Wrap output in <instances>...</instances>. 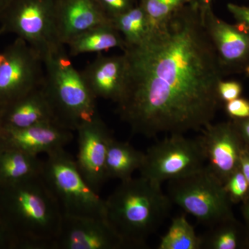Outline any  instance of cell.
<instances>
[{
    "instance_id": "44dd1931",
    "label": "cell",
    "mask_w": 249,
    "mask_h": 249,
    "mask_svg": "<svg viewBox=\"0 0 249 249\" xmlns=\"http://www.w3.org/2000/svg\"><path fill=\"white\" fill-rule=\"evenodd\" d=\"M111 22L124 37L125 47L142 43L152 31L146 15L139 3Z\"/></svg>"
},
{
    "instance_id": "f35d334b",
    "label": "cell",
    "mask_w": 249,
    "mask_h": 249,
    "mask_svg": "<svg viewBox=\"0 0 249 249\" xmlns=\"http://www.w3.org/2000/svg\"><path fill=\"white\" fill-rule=\"evenodd\" d=\"M2 35V34H1V31H0V36Z\"/></svg>"
},
{
    "instance_id": "74e56055",
    "label": "cell",
    "mask_w": 249,
    "mask_h": 249,
    "mask_svg": "<svg viewBox=\"0 0 249 249\" xmlns=\"http://www.w3.org/2000/svg\"><path fill=\"white\" fill-rule=\"evenodd\" d=\"M244 73H245L246 74L249 76V66L247 67V68L245 69V72H244Z\"/></svg>"
},
{
    "instance_id": "484cf974",
    "label": "cell",
    "mask_w": 249,
    "mask_h": 249,
    "mask_svg": "<svg viewBox=\"0 0 249 249\" xmlns=\"http://www.w3.org/2000/svg\"><path fill=\"white\" fill-rule=\"evenodd\" d=\"M105 14L111 20L138 4L137 0H98Z\"/></svg>"
},
{
    "instance_id": "603a6c76",
    "label": "cell",
    "mask_w": 249,
    "mask_h": 249,
    "mask_svg": "<svg viewBox=\"0 0 249 249\" xmlns=\"http://www.w3.org/2000/svg\"><path fill=\"white\" fill-rule=\"evenodd\" d=\"M159 249H200L201 239L184 214L173 218L168 231L161 240Z\"/></svg>"
},
{
    "instance_id": "ac0fdd59",
    "label": "cell",
    "mask_w": 249,
    "mask_h": 249,
    "mask_svg": "<svg viewBox=\"0 0 249 249\" xmlns=\"http://www.w3.org/2000/svg\"><path fill=\"white\" fill-rule=\"evenodd\" d=\"M42 163L38 156L0 144V184L19 182L40 175Z\"/></svg>"
},
{
    "instance_id": "d6986e66",
    "label": "cell",
    "mask_w": 249,
    "mask_h": 249,
    "mask_svg": "<svg viewBox=\"0 0 249 249\" xmlns=\"http://www.w3.org/2000/svg\"><path fill=\"white\" fill-rule=\"evenodd\" d=\"M70 56L81 54L101 53L109 49L121 48L124 50L125 43L120 32L112 22L92 28L73 37L67 44Z\"/></svg>"
},
{
    "instance_id": "f1b7e54d",
    "label": "cell",
    "mask_w": 249,
    "mask_h": 249,
    "mask_svg": "<svg viewBox=\"0 0 249 249\" xmlns=\"http://www.w3.org/2000/svg\"><path fill=\"white\" fill-rule=\"evenodd\" d=\"M227 6L236 22L243 24L249 29V6L229 3Z\"/></svg>"
},
{
    "instance_id": "8992f818",
    "label": "cell",
    "mask_w": 249,
    "mask_h": 249,
    "mask_svg": "<svg viewBox=\"0 0 249 249\" xmlns=\"http://www.w3.org/2000/svg\"><path fill=\"white\" fill-rule=\"evenodd\" d=\"M168 196L172 203L209 227L233 217L224 183L206 165L188 176L170 180Z\"/></svg>"
},
{
    "instance_id": "7a4b0ae2",
    "label": "cell",
    "mask_w": 249,
    "mask_h": 249,
    "mask_svg": "<svg viewBox=\"0 0 249 249\" xmlns=\"http://www.w3.org/2000/svg\"><path fill=\"white\" fill-rule=\"evenodd\" d=\"M0 217L14 249H53L62 210L42 175L0 184Z\"/></svg>"
},
{
    "instance_id": "836d02e7",
    "label": "cell",
    "mask_w": 249,
    "mask_h": 249,
    "mask_svg": "<svg viewBox=\"0 0 249 249\" xmlns=\"http://www.w3.org/2000/svg\"><path fill=\"white\" fill-rule=\"evenodd\" d=\"M197 3L201 11H205L208 8L211 7L213 0H195Z\"/></svg>"
},
{
    "instance_id": "3957f363",
    "label": "cell",
    "mask_w": 249,
    "mask_h": 249,
    "mask_svg": "<svg viewBox=\"0 0 249 249\" xmlns=\"http://www.w3.org/2000/svg\"><path fill=\"white\" fill-rule=\"evenodd\" d=\"M171 204L160 183L142 176L121 181L106 200L108 220L124 249L145 247L168 217Z\"/></svg>"
},
{
    "instance_id": "1f68e13d",
    "label": "cell",
    "mask_w": 249,
    "mask_h": 249,
    "mask_svg": "<svg viewBox=\"0 0 249 249\" xmlns=\"http://www.w3.org/2000/svg\"><path fill=\"white\" fill-rule=\"evenodd\" d=\"M239 168L249 183V149L245 145L241 152Z\"/></svg>"
},
{
    "instance_id": "2e32d148",
    "label": "cell",
    "mask_w": 249,
    "mask_h": 249,
    "mask_svg": "<svg viewBox=\"0 0 249 249\" xmlns=\"http://www.w3.org/2000/svg\"><path fill=\"white\" fill-rule=\"evenodd\" d=\"M125 71L124 54L112 56L100 54L81 74L96 99L103 98L117 103L124 91Z\"/></svg>"
},
{
    "instance_id": "e0dca14e",
    "label": "cell",
    "mask_w": 249,
    "mask_h": 249,
    "mask_svg": "<svg viewBox=\"0 0 249 249\" xmlns=\"http://www.w3.org/2000/svg\"><path fill=\"white\" fill-rule=\"evenodd\" d=\"M51 122L58 124L42 85L2 110L3 129L26 128Z\"/></svg>"
},
{
    "instance_id": "8fae6325",
    "label": "cell",
    "mask_w": 249,
    "mask_h": 249,
    "mask_svg": "<svg viewBox=\"0 0 249 249\" xmlns=\"http://www.w3.org/2000/svg\"><path fill=\"white\" fill-rule=\"evenodd\" d=\"M124 242L106 217L64 215L53 249H121Z\"/></svg>"
},
{
    "instance_id": "4dcf8cb0",
    "label": "cell",
    "mask_w": 249,
    "mask_h": 249,
    "mask_svg": "<svg viewBox=\"0 0 249 249\" xmlns=\"http://www.w3.org/2000/svg\"><path fill=\"white\" fill-rule=\"evenodd\" d=\"M0 249H14L9 232L0 217Z\"/></svg>"
},
{
    "instance_id": "83f0119b",
    "label": "cell",
    "mask_w": 249,
    "mask_h": 249,
    "mask_svg": "<svg viewBox=\"0 0 249 249\" xmlns=\"http://www.w3.org/2000/svg\"><path fill=\"white\" fill-rule=\"evenodd\" d=\"M225 110L232 120H242L249 118V101L244 98H237L226 103Z\"/></svg>"
},
{
    "instance_id": "ffe728a7",
    "label": "cell",
    "mask_w": 249,
    "mask_h": 249,
    "mask_svg": "<svg viewBox=\"0 0 249 249\" xmlns=\"http://www.w3.org/2000/svg\"><path fill=\"white\" fill-rule=\"evenodd\" d=\"M145 153L139 151L128 142L116 140L113 137L108 146L106 157V174L108 178L121 181L132 178L136 170H140Z\"/></svg>"
},
{
    "instance_id": "5b68a950",
    "label": "cell",
    "mask_w": 249,
    "mask_h": 249,
    "mask_svg": "<svg viewBox=\"0 0 249 249\" xmlns=\"http://www.w3.org/2000/svg\"><path fill=\"white\" fill-rule=\"evenodd\" d=\"M41 175L64 215L107 218L106 200L85 180L65 149L47 154Z\"/></svg>"
},
{
    "instance_id": "cb8c5ba5",
    "label": "cell",
    "mask_w": 249,
    "mask_h": 249,
    "mask_svg": "<svg viewBox=\"0 0 249 249\" xmlns=\"http://www.w3.org/2000/svg\"><path fill=\"white\" fill-rule=\"evenodd\" d=\"M193 0H139V4L146 15L151 30L168 20L183 5Z\"/></svg>"
},
{
    "instance_id": "ba28073f",
    "label": "cell",
    "mask_w": 249,
    "mask_h": 249,
    "mask_svg": "<svg viewBox=\"0 0 249 249\" xmlns=\"http://www.w3.org/2000/svg\"><path fill=\"white\" fill-rule=\"evenodd\" d=\"M206 160L199 137L193 139L172 134L145 153L141 176L161 184L202 169Z\"/></svg>"
},
{
    "instance_id": "e575fe53",
    "label": "cell",
    "mask_w": 249,
    "mask_h": 249,
    "mask_svg": "<svg viewBox=\"0 0 249 249\" xmlns=\"http://www.w3.org/2000/svg\"><path fill=\"white\" fill-rule=\"evenodd\" d=\"M11 1L12 0H0V15L6 9V6L11 3Z\"/></svg>"
},
{
    "instance_id": "d6a6232c",
    "label": "cell",
    "mask_w": 249,
    "mask_h": 249,
    "mask_svg": "<svg viewBox=\"0 0 249 249\" xmlns=\"http://www.w3.org/2000/svg\"><path fill=\"white\" fill-rule=\"evenodd\" d=\"M242 206V213L245 217L246 225H247V232L249 237V196L243 201Z\"/></svg>"
},
{
    "instance_id": "30bf717a",
    "label": "cell",
    "mask_w": 249,
    "mask_h": 249,
    "mask_svg": "<svg viewBox=\"0 0 249 249\" xmlns=\"http://www.w3.org/2000/svg\"><path fill=\"white\" fill-rule=\"evenodd\" d=\"M201 11L224 76L245 72L249 66L248 28L240 23L225 22L214 14L212 6Z\"/></svg>"
},
{
    "instance_id": "4316f807",
    "label": "cell",
    "mask_w": 249,
    "mask_h": 249,
    "mask_svg": "<svg viewBox=\"0 0 249 249\" xmlns=\"http://www.w3.org/2000/svg\"><path fill=\"white\" fill-rule=\"evenodd\" d=\"M242 85L241 83L236 80H222L218 85V96L221 101L228 103L240 97L242 92Z\"/></svg>"
},
{
    "instance_id": "5bb4252c",
    "label": "cell",
    "mask_w": 249,
    "mask_h": 249,
    "mask_svg": "<svg viewBox=\"0 0 249 249\" xmlns=\"http://www.w3.org/2000/svg\"><path fill=\"white\" fill-rule=\"evenodd\" d=\"M73 140L72 131L57 123H44L22 129H3L0 144L38 156L65 149Z\"/></svg>"
},
{
    "instance_id": "f546056e",
    "label": "cell",
    "mask_w": 249,
    "mask_h": 249,
    "mask_svg": "<svg viewBox=\"0 0 249 249\" xmlns=\"http://www.w3.org/2000/svg\"><path fill=\"white\" fill-rule=\"evenodd\" d=\"M232 122L240 134L244 145L249 149V118L242 120H232Z\"/></svg>"
},
{
    "instance_id": "7c38bea8",
    "label": "cell",
    "mask_w": 249,
    "mask_h": 249,
    "mask_svg": "<svg viewBox=\"0 0 249 249\" xmlns=\"http://www.w3.org/2000/svg\"><path fill=\"white\" fill-rule=\"evenodd\" d=\"M78 133L76 163L85 180L98 191L108 179L106 163L108 146L113 138L110 131L99 114L80 124Z\"/></svg>"
},
{
    "instance_id": "d590c367",
    "label": "cell",
    "mask_w": 249,
    "mask_h": 249,
    "mask_svg": "<svg viewBox=\"0 0 249 249\" xmlns=\"http://www.w3.org/2000/svg\"><path fill=\"white\" fill-rule=\"evenodd\" d=\"M6 55L5 51L2 52H0V66L2 65L3 62H4L5 59H6Z\"/></svg>"
},
{
    "instance_id": "277c9868",
    "label": "cell",
    "mask_w": 249,
    "mask_h": 249,
    "mask_svg": "<svg viewBox=\"0 0 249 249\" xmlns=\"http://www.w3.org/2000/svg\"><path fill=\"white\" fill-rule=\"evenodd\" d=\"M70 57L65 45L44 54L42 88L58 124L76 131L80 124L91 120L98 113L96 98Z\"/></svg>"
},
{
    "instance_id": "9a60e30c",
    "label": "cell",
    "mask_w": 249,
    "mask_h": 249,
    "mask_svg": "<svg viewBox=\"0 0 249 249\" xmlns=\"http://www.w3.org/2000/svg\"><path fill=\"white\" fill-rule=\"evenodd\" d=\"M55 18L59 41L65 46L85 31L112 22L98 0H55Z\"/></svg>"
},
{
    "instance_id": "6da1fadb",
    "label": "cell",
    "mask_w": 249,
    "mask_h": 249,
    "mask_svg": "<svg viewBox=\"0 0 249 249\" xmlns=\"http://www.w3.org/2000/svg\"><path fill=\"white\" fill-rule=\"evenodd\" d=\"M123 51L125 78L117 111L133 133L183 134L211 124L224 73L195 0Z\"/></svg>"
},
{
    "instance_id": "9c48e42d",
    "label": "cell",
    "mask_w": 249,
    "mask_h": 249,
    "mask_svg": "<svg viewBox=\"0 0 249 249\" xmlns=\"http://www.w3.org/2000/svg\"><path fill=\"white\" fill-rule=\"evenodd\" d=\"M6 59L0 66V109L43 84V58L20 38L5 49Z\"/></svg>"
},
{
    "instance_id": "4fadbf2b",
    "label": "cell",
    "mask_w": 249,
    "mask_h": 249,
    "mask_svg": "<svg viewBox=\"0 0 249 249\" xmlns=\"http://www.w3.org/2000/svg\"><path fill=\"white\" fill-rule=\"evenodd\" d=\"M201 130L206 166L224 183L239 168L243 142L232 122L210 124Z\"/></svg>"
},
{
    "instance_id": "52a82bcc",
    "label": "cell",
    "mask_w": 249,
    "mask_h": 249,
    "mask_svg": "<svg viewBox=\"0 0 249 249\" xmlns=\"http://www.w3.org/2000/svg\"><path fill=\"white\" fill-rule=\"evenodd\" d=\"M0 31L17 36L42 56L63 45L57 34L55 0H12L0 15Z\"/></svg>"
},
{
    "instance_id": "7402d4cb",
    "label": "cell",
    "mask_w": 249,
    "mask_h": 249,
    "mask_svg": "<svg viewBox=\"0 0 249 249\" xmlns=\"http://www.w3.org/2000/svg\"><path fill=\"white\" fill-rule=\"evenodd\" d=\"M209 227L205 235L200 236L201 249H236L242 245V232L233 217Z\"/></svg>"
},
{
    "instance_id": "d4e9b609",
    "label": "cell",
    "mask_w": 249,
    "mask_h": 249,
    "mask_svg": "<svg viewBox=\"0 0 249 249\" xmlns=\"http://www.w3.org/2000/svg\"><path fill=\"white\" fill-rule=\"evenodd\" d=\"M224 186L231 202L244 201L249 196V183L240 168L228 178Z\"/></svg>"
},
{
    "instance_id": "8d00e7d4",
    "label": "cell",
    "mask_w": 249,
    "mask_h": 249,
    "mask_svg": "<svg viewBox=\"0 0 249 249\" xmlns=\"http://www.w3.org/2000/svg\"><path fill=\"white\" fill-rule=\"evenodd\" d=\"M3 129L2 124V109H0V133Z\"/></svg>"
}]
</instances>
